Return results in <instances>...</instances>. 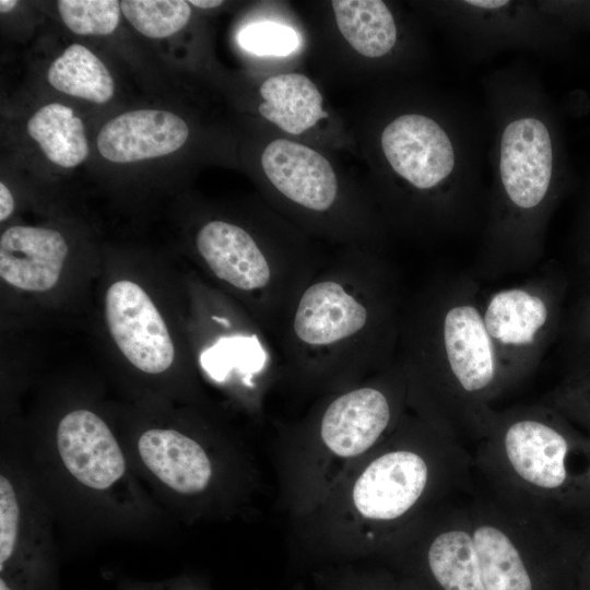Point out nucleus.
I'll list each match as a JSON object with an SVG mask.
<instances>
[{
    "label": "nucleus",
    "mask_w": 590,
    "mask_h": 590,
    "mask_svg": "<svg viewBox=\"0 0 590 590\" xmlns=\"http://www.w3.org/2000/svg\"><path fill=\"white\" fill-rule=\"evenodd\" d=\"M575 522L509 504L479 485L424 511L404 532L412 590H576Z\"/></svg>",
    "instance_id": "obj_1"
},
{
    "label": "nucleus",
    "mask_w": 590,
    "mask_h": 590,
    "mask_svg": "<svg viewBox=\"0 0 590 590\" xmlns=\"http://www.w3.org/2000/svg\"><path fill=\"white\" fill-rule=\"evenodd\" d=\"M406 296L394 267L351 248L300 291L276 346L281 378L298 390L331 393L393 365Z\"/></svg>",
    "instance_id": "obj_2"
},
{
    "label": "nucleus",
    "mask_w": 590,
    "mask_h": 590,
    "mask_svg": "<svg viewBox=\"0 0 590 590\" xmlns=\"http://www.w3.org/2000/svg\"><path fill=\"white\" fill-rule=\"evenodd\" d=\"M481 303L473 274L430 278L406 296L396 358L409 411L464 446L483 438L493 403L511 391Z\"/></svg>",
    "instance_id": "obj_3"
},
{
    "label": "nucleus",
    "mask_w": 590,
    "mask_h": 590,
    "mask_svg": "<svg viewBox=\"0 0 590 590\" xmlns=\"http://www.w3.org/2000/svg\"><path fill=\"white\" fill-rule=\"evenodd\" d=\"M19 439L70 544L160 541L172 534L174 519L135 474L118 433L94 409H68L49 427Z\"/></svg>",
    "instance_id": "obj_4"
},
{
    "label": "nucleus",
    "mask_w": 590,
    "mask_h": 590,
    "mask_svg": "<svg viewBox=\"0 0 590 590\" xmlns=\"http://www.w3.org/2000/svg\"><path fill=\"white\" fill-rule=\"evenodd\" d=\"M472 455L477 484L498 498L569 522L590 516V437L543 401L495 409Z\"/></svg>",
    "instance_id": "obj_5"
},
{
    "label": "nucleus",
    "mask_w": 590,
    "mask_h": 590,
    "mask_svg": "<svg viewBox=\"0 0 590 590\" xmlns=\"http://www.w3.org/2000/svg\"><path fill=\"white\" fill-rule=\"evenodd\" d=\"M474 484L472 451L408 411L358 462L343 499L367 541L365 552L379 553L424 511Z\"/></svg>",
    "instance_id": "obj_6"
},
{
    "label": "nucleus",
    "mask_w": 590,
    "mask_h": 590,
    "mask_svg": "<svg viewBox=\"0 0 590 590\" xmlns=\"http://www.w3.org/2000/svg\"><path fill=\"white\" fill-rule=\"evenodd\" d=\"M118 436L135 474L174 520L226 517L241 504L247 464L235 444L219 433L151 423Z\"/></svg>",
    "instance_id": "obj_7"
},
{
    "label": "nucleus",
    "mask_w": 590,
    "mask_h": 590,
    "mask_svg": "<svg viewBox=\"0 0 590 590\" xmlns=\"http://www.w3.org/2000/svg\"><path fill=\"white\" fill-rule=\"evenodd\" d=\"M52 508L19 438L0 450V576L20 590H61Z\"/></svg>",
    "instance_id": "obj_8"
},
{
    "label": "nucleus",
    "mask_w": 590,
    "mask_h": 590,
    "mask_svg": "<svg viewBox=\"0 0 590 590\" xmlns=\"http://www.w3.org/2000/svg\"><path fill=\"white\" fill-rule=\"evenodd\" d=\"M295 433L320 460L359 462L379 447L409 411L400 364L324 394Z\"/></svg>",
    "instance_id": "obj_9"
},
{
    "label": "nucleus",
    "mask_w": 590,
    "mask_h": 590,
    "mask_svg": "<svg viewBox=\"0 0 590 590\" xmlns=\"http://www.w3.org/2000/svg\"><path fill=\"white\" fill-rule=\"evenodd\" d=\"M557 268L482 294V316L511 390L529 379L559 338L567 292Z\"/></svg>",
    "instance_id": "obj_10"
},
{
    "label": "nucleus",
    "mask_w": 590,
    "mask_h": 590,
    "mask_svg": "<svg viewBox=\"0 0 590 590\" xmlns=\"http://www.w3.org/2000/svg\"><path fill=\"white\" fill-rule=\"evenodd\" d=\"M224 311L212 312L221 332L201 349L199 364L211 380L237 386L257 405L266 388L281 378L278 346L250 314L236 327Z\"/></svg>",
    "instance_id": "obj_11"
},
{
    "label": "nucleus",
    "mask_w": 590,
    "mask_h": 590,
    "mask_svg": "<svg viewBox=\"0 0 590 590\" xmlns=\"http://www.w3.org/2000/svg\"><path fill=\"white\" fill-rule=\"evenodd\" d=\"M105 312L110 335L131 365L148 375L170 368L175 346L168 328L139 284L129 280L111 284L106 293Z\"/></svg>",
    "instance_id": "obj_12"
},
{
    "label": "nucleus",
    "mask_w": 590,
    "mask_h": 590,
    "mask_svg": "<svg viewBox=\"0 0 590 590\" xmlns=\"http://www.w3.org/2000/svg\"><path fill=\"white\" fill-rule=\"evenodd\" d=\"M381 149L392 169L420 191L439 187L455 167L448 134L423 115L405 114L392 120L381 133Z\"/></svg>",
    "instance_id": "obj_13"
},
{
    "label": "nucleus",
    "mask_w": 590,
    "mask_h": 590,
    "mask_svg": "<svg viewBox=\"0 0 590 590\" xmlns=\"http://www.w3.org/2000/svg\"><path fill=\"white\" fill-rule=\"evenodd\" d=\"M261 166L273 188L305 212L330 215L339 200V182L329 161L311 148L276 139L262 152Z\"/></svg>",
    "instance_id": "obj_14"
},
{
    "label": "nucleus",
    "mask_w": 590,
    "mask_h": 590,
    "mask_svg": "<svg viewBox=\"0 0 590 590\" xmlns=\"http://www.w3.org/2000/svg\"><path fill=\"white\" fill-rule=\"evenodd\" d=\"M188 135L185 120L170 111L130 110L102 127L97 150L109 162L132 163L174 153L185 144Z\"/></svg>",
    "instance_id": "obj_15"
},
{
    "label": "nucleus",
    "mask_w": 590,
    "mask_h": 590,
    "mask_svg": "<svg viewBox=\"0 0 590 590\" xmlns=\"http://www.w3.org/2000/svg\"><path fill=\"white\" fill-rule=\"evenodd\" d=\"M67 256V241L58 231L11 226L0 238V275L16 288L46 292L57 284Z\"/></svg>",
    "instance_id": "obj_16"
},
{
    "label": "nucleus",
    "mask_w": 590,
    "mask_h": 590,
    "mask_svg": "<svg viewBox=\"0 0 590 590\" xmlns=\"http://www.w3.org/2000/svg\"><path fill=\"white\" fill-rule=\"evenodd\" d=\"M259 92L263 99L258 107L261 116L287 133L300 134L327 116L319 90L304 74L270 76Z\"/></svg>",
    "instance_id": "obj_17"
},
{
    "label": "nucleus",
    "mask_w": 590,
    "mask_h": 590,
    "mask_svg": "<svg viewBox=\"0 0 590 590\" xmlns=\"http://www.w3.org/2000/svg\"><path fill=\"white\" fill-rule=\"evenodd\" d=\"M331 4L340 33L358 54L378 58L393 48L397 26L384 1L333 0Z\"/></svg>",
    "instance_id": "obj_18"
},
{
    "label": "nucleus",
    "mask_w": 590,
    "mask_h": 590,
    "mask_svg": "<svg viewBox=\"0 0 590 590\" xmlns=\"http://www.w3.org/2000/svg\"><path fill=\"white\" fill-rule=\"evenodd\" d=\"M27 133L58 166L75 167L88 154L84 125L66 105L50 103L37 109L27 121Z\"/></svg>",
    "instance_id": "obj_19"
},
{
    "label": "nucleus",
    "mask_w": 590,
    "mask_h": 590,
    "mask_svg": "<svg viewBox=\"0 0 590 590\" xmlns=\"http://www.w3.org/2000/svg\"><path fill=\"white\" fill-rule=\"evenodd\" d=\"M49 84L59 92L103 104L115 92L114 80L101 59L88 48L73 44L57 57L47 71Z\"/></svg>",
    "instance_id": "obj_20"
},
{
    "label": "nucleus",
    "mask_w": 590,
    "mask_h": 590,
    "mask_svg": "<svg viewBox=\"0 0 590 590\" xmlns=\"http://www.w3.org/2000/svg\"><path fill=\"white\" fill-rule=\"evenodd\" d=\"M120 8L128 22L150 38L174 35L191 15L190 4L184 0H123Z\"/></svg>",
    "instance_id": "obj_21"
},
{
    "label": "nucleus",
    "mask_w": 590,
    "mask_h": 590,
    "mask_svg": "<svg viewBox=\"0 0 590 590\" xmlns=\"http://www.w3.org/2000/svg\"><path fill=\"white\" fill-rule=\"evenodd\" d=\"M540 400L590 437V358L568 364L559 381Z\"/></svg>",
    "instance_id": "obj_22"
},
{
    "label": "nucleus",
    "mask_w": 590,
    "mask_h": 590,
    "mask_svg": "<svg viewBox=\"0 0 590 590\" xmlns=\"http://www.w3.org/2000/svg\"><path fill=\"white\" fill-rule=\"evenodd\" d=\"M59 14L78 35H108L119 24L120 2L116 0H59Z\"/></svg>",
    "instance_id": "obj_23"
},
{
    "label": "nucleus",
    "mask_w": 590,
    "mask_h": 590,
    "mask_svg": "<svg viewBox=\"0 0 590 590\" xmlns=\"http://www.w3.org/2000/svg\"><path fill=\"white\" fill-rule=\"evenodd\" d=\"M239 45L247 51L261 56H286L298 46L295 31L273 22L249 24L238 34Z\"/></svg>",
    "instance_id": "obj_24"
},
{
    "label": "nucleus",
    "mask_w": 590,
    "mask_h": 590,
    "mask_svg": "<svg viewBox=\"0 0 590 590\" xmlns=\"http://www.w3.org/2000/svg\"><path fill=\"white\" fill-rule=\"evenodd\" d=\"M581 296L564 317L559 338L567 350L568 364L590 358V274Z\"/></svg>",
    "instance_id": "obj_25"
},
{
    "label": "nucleus",
    "mask_w": 590,
    "mask_h": 590,
    "mask_svg": "<svg viewBox=\"0 0 590 590\" xmlns=\"http://www.w3.org/2000/svg\"><path fill=\"white\" fill-rule=\"evenodd\" d=\"M318 583L323 590H408L389 573H364L352 568L319 574Z\"/></svg>",
    "instance_id": "obj_26"
},
{
    "label": "nucleus",
    "mask_w": 590,
    "mask_h": 590,
    "mask_svg": "<svg viewBox=\"0 0 590 590\" xmlns=\"http://www.w3.org/2000/svg\"><path fill=\"white\" fill-rule=\"evenodd\" d=\"M117 590H211L200 578L180 575L158 581H141L123 579L117 585Z\"/></svg>",
    "instance_id": "obj_27"
},
{
    "label": "nucleus",
    "mask_w": 590,
    "mask_h": 590,
    "mask_svg": "<svg viewBox=\"0 0 590 590\" xmlns=\"http://www.w3.org/2000/svg\"><path fill=\"white\" fill-rule=\"evenodd\" d=\"M578 551L576 559V590H590V516L576 522Z\"/></svg>",
    "instance_id": "obj_28"
},
{
    "label": "nucleus",
    "mask_w": 590,
    "mask_h": 590,
    "mask_svg": "<svg viewBox=\"0 0 590 590\" xmlns=\"http://www.w3.org/2000/svg\"><path fill=\"white\" fill-rule=\"evenodd\" d=\"M14 210L13 196L9 188L1 182L0 184V221H5Z\"/></svg>",
    "instance_id": "obj_29"
},
{
    "label": "nucleus",
    "mask_w": 590,
    "mask_h": 590,
    "mask_svg": "<svg viewBox=\"0 0 590 590\" xmlns=\"http://www.w3.org/2000/svg\"><path fill=\"white\" fill-rule=\"evenodd\" d=\"M588 221L586 223L585 237L581 241L579 250V261L585 269V271L590 274V213L588 215Z\"/></svg>",
    "instance_id": "obj_30"
},
{
    "label": "nucleus",
    "mask_w": 590,
    "mask_h": 590,
    "mask_svg": "<svg viewBox=\"0 0 590 590\" xmlns=\"http://www.w3.org/2000/svg\"><path fill=\"white\" fill-rule=\"evenodd\" d=\"M468 4L482 9H499L507 5L509 2L505 0H470Z\"/></svg>",
    "instance_id": "obj_31"
},
{
    "label": "nucleus",
    "mask_w": 590,
    "mask_h": 590,
    "mask_svg": "<svg viewBox=\"0 0 590 590\" xmlns=\"http://www.w3.org/2000/svg\"><path fill=\"white\" fill-rule=\"evenodd\" d=\"M189 4H192L201 9H213L223 4L221 0H190Z\"/></svg>",
    "instance_id": "obj_32"
},
{
    "label": "nucleus",
    "mask_w": 590,
    "mask_h": 590,
    "mask_svg": "<svg viewBox=\"0 0 590 590\" xmlns=\"http://www.w3.org/2000/svg\"><path fill=\"white\" fill-rule=\"evenodd\" d=\"M17 4V1L15 0H1L0 1V12L1 13H8L12 11L15 5Z\"/></svg>",
    "instance_id": "obj_33"
},
{
    "label": "nucleus",
    "mask_w": 590,
    "mask_h": 590,
    "mask_svg": "<svg viewBox=\"0 0 590 590\" xmlns=\"http://www.w3.org/2000/svg\"><path fill=\"white\" fill-rule=\"evenodd\" d=\"M0 590H20L11 580L0 576Z\"/></svg>",
    "instance_id": "obj_34"
}]
</instances>
